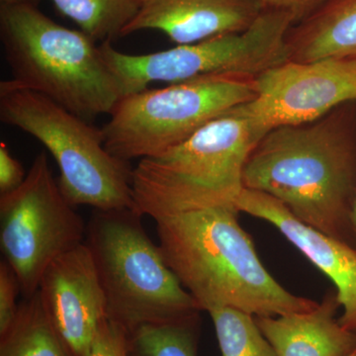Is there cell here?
I'll return each mask as SVG.
<instances>
[{"instance_id": "1", "label": "cell", "mask_w": 356, "mask_h": 356, "mask_svg": "<svg viewBox=\"0 0 356 356\" xmlns=\"http://www.w3.org/2000/svg\"><path fill=\"white\" fill-rule=\"evenodd\" d=\"M243 182L312 228L356 245V102L268 131L250 152Z\"/></svg>"}, {"instance_id": "2", "label": "cell", "mask_w": 356, "mask_h": 356, "mask_svg": "<svg viewBox=\"0 0 356 356\" xmlns=\"http://www.w3.org/2000/svg\"><path fill=\"white\" fill-rule=\"evenodd\" d=\"M236 208H210L156 221L168 267L201 310L233 308L254 317L304 313L318 305L274 280L241 227Z\"/></svg>"}, {"instance_id": "3", "label": "cell", "mask_w": 356, "mask_h": 356, "mask_svg": "<svg viewBox=\"0 0 356 356\" xmlns=\"http://www.w3.org/2000/svg\"><path fill=\"white\" fill-rule=\"evenodd\" d=\"M241 106L132 170L134 205L154 221L210 208H236L245 163L266 135Z\"/></svg>"}, {"instance_id": "4", "label": "cell", "mask_w": 356, "mask_h": 356, "mask_svg": "<svg viewBox=\"0 0 356 356\" xmlns=\"http://www.w3.org/2000/svg\"><path fill=\"white\" fill-rule=\"evenodd\" d=\"M0 39L13 81L91 122L123 95L99 46L58 24L30 2L1 4Z\"/></svg>"}, {"instance_id": "5", "label": "cell", "mask_w": 356, "mask_h": 356, "mask_svg": "<svg viewBox=\"0 0 356 356\" xmlns=\"http://www.w3.org/2000/svg\"><path fill=\"white\" fill-rule=\"evenodd\" d=\"M142 217L132 209L95 210L86 232L107 318L128 334L140 325L195 317L202 311L166 264Z\"/></svg>"}, {"instance_id": "6", "label": "cell", "mask_w": 356, "mask_h": 356, "mask_svg": "<svg viewBox=\"0 0 356 356\" xmlns=\"http://www.w3.org/2000/svg\"><path fill=\"white\" fill-rule=\"evenodd\" d=\"M0 120L36 138L50 152L60 170V191L74 207L135 210L133 168L107 151L102 129L13 79L0 83Z\"/></svg>"}, {"instance_id": "7", "label": "cell", "mask_w": 356, "mask_h": 356, "mask_svg": "<svg viewBox=\"0 0 356 356\" xmlns=\"http://www.w3.org/2000/svg\"><path fill=\"white\" fill-rule=\"evenodd\" d=\"M255 95L254 77L232 74L145 89L117 103L102 128L105 147L128 163L158 156Z\"/></svg>"}, {"instance_id": "8", "label": "cell", "mask_w": 356, "mask_h": 356, "mask_svg": "<svg viewBox=\"0 0 356 356\" xmlns=\"http://www.w3.org/2000/svg\"><path fill=\"white\" fill-rule=\"evenodd\" d=\"M295 23L297 18L292 13L264 9L245 31L165 51L130 55L116 50L111 41L99 47L125 97L159 81L179 83L217 74L259 76L287 62L286 37Z\"/></svg>"}, {"instance_id": "9", "label": "cell", "mask_w": 356, "mask_h": 356, "mask_svg": "<svg viewBox=\"0 0 356 356\" xmlns=\"http://www.w3.org/2000/svg\"><path fill=\"white\" fill-rule=\"evenodd\" d=\"M88 225L60 191L44 152L24 182L0 196V248L25 298L38 291L47 267L86 243Z\"/></svg>"}, {"instance_id": "10", "label": "cell", "mask_w": 356, "mask_h": 356, "mask_svg": "<svg viewBox=\"0 0 356 356\" xmlns=\"http://www.w3.org/2000/svg\"><path fill=\"white\" fill-rule=\"evenodd\" d=\"M255 95L241 108L267 133L316 120L356 102V62L327 58L287 62L254 77Z\"/></svg>"}, {"instance_id": "11", "label": "cell", "mask_w": 356, "mask_h": 356, "mask_svg": "<svg viewBox=\"0 0 356 356\" xmlns=\"http://www.w3.org/2000/svg\"><path fill=\"white\" fill-rule=\"evenodd\" d=\"M38 292L70 355L89 356L107 314L104 292L86 243L47 267Z\"/></svg>"}, {"instance_id": "12", "label": "cell", "mask_w": 356, "mask_h": 356, "mask_svg": "<svg viewBox=\"0 0 356 356\" xmlns=\"http://www.w3.org/2000/svg\"><path fill=\"white\" fill-rule=\"evenodd\" d=\"M236 209L273 225L331 280L343 308L339 323L356 332V245L312 228L297 219L277 199L264 192L243 188L236 201Z\"/></svg>"}, {"instance_id": "13", "label": "cell", "mask_w": 356, "mask_h": 356, "mask_svg": "<svg viewBox=\"0 0 356 356\" xmlns=\"http://www.w3.org/2000/svg\"><path fill=\"white\" fill-rule=\"evenodd\" d=\"M138 13L122 32L158 30L177 44L245 31L264 13L259 0H137Z\"/></svg>"}, {"instance_id": "14", "label": "cell", "mask_w": 356, "mask_h": 356, "mask_svg": "<svg viewBox=\"0 0 356 356\" xmlns=\"http://www.w3.org/2000/svg\"><path fill=\"white\" fill-rule=\"evenodd\" d=\"M336 290L313 310L278 317H255L277 356H348L356 350V332L336 318Z\"/></svg>"}, {"instance_id": "15", "label": "cell", "mask_w": 356, "mask_h": 356, "mask_svg": "<svg viewBox=\"0 0 356 356\" xmlns=\"http://www.w3.org/2000/svg\"><path fill=\"white\" fill-rule=\"evenodd\" d=\"M286 54L289 62H356V0H327L295 23L286 37Z\"/></svg>"}, {"instance_id": "16", "label": "cell", "mask_w": 356, "mask_h": 356, "mask_svg": "<svg viewBox=\"0 0 356 356\" xmlns=\"http://www.w3.org/2000/svg\"><path fill=\"white\" fill-rule=\"evenodd\" d=\"M0 356H72L38 291L21 302L13 322L0 334Z\"/></svg>"}, {"instance_id": "17", "label": "cell", "mask_w": 356, "mask_h": 356, "mask_svg": "<svg viewBox=\"0 0 356 356\" xmlns=\"http://www.w3.org/2000/svg\"><path fill=\"white\" fill-rule=\"evenodd\" d=\"M58 10L74 21L95 41L121 36L138 13L137 0H51Z\"/></svg>"}, {"instance_id": "18", "label": "cell", "mask_w": 356, "mask_h": 356, "mask_svg": "<svg viewBox=\"0 0 356 356\" xmlns=\"http://www.w3.org/2000/svg\"><path fill=\"white\" fill-rule=\"evenodd\" d=\"M198 317L140 325L129 334L132 356H197Z\"/></svg>"}, {"instance_id": "19", "label": "cell", "mask_w": 356, "mask_h": 356, "mask_svg": "<svg viewBox=\"0 0 356 356\" xmlns=\"http://www.w3.org/2000/svg\"><path fill=\"white\" fill-rule=\"evenodd\" d=\"M222 356H277L254 316L233 308L208 312Z\"/></svg>"}, {"instance_id": "20", "label": "cell", "mask_w": 356, "mask_h": 356, "mask_svg": "<svg viewBox=\"0 0 356 356\" xmlns=\"http://www.w3.org/2000/svg\"><path fill=\"white\" fill-rule=\"evenodd\" d=\"M89 356H132L127 331L107 318L98 330Z\"/></svg>"}, {"instance_id": "21", "label": "cell", "mask_w": 356, "mask_h": 356, "mask_svg": "<svg viewBox=\"0 0 356 356\" xmlns=\"http://www.w3.org/2000/svg\"><path fill=\"white\" fill-rule=\"evenodd\" d=\"M21 292L19 281L11 266L6 261L0 262V334L8 329L17 314L16 303Z\"/></svg>"}, {"instance_id": "22", "label": "cell", "mask_w": 356, "mask_h": 356, "mask_svg": "<svg viewBox=\"0 0 356 356\" xmlns=\"http://www.w3.org/2000/svg\"><path fill=\"white\" fill-rule=\"evenodd\" d=\"M26 175L22 165L10 154L6 143H0V194L19 188Z\"/></svg>"}, {"instance_id": "23", "label": "cell", "mask_w": 356, "mask_h": 356, "mask_svg": "<svg viewBox=\"0 0 356 356\" xmlns=\"http://www.w3.org/2000/svg\"><path fill=\"white\" fill-rule=\"evenodd\" d=\"M266 9L287 11L297 18V22L322 6L327 0H259Z\"/></svg>"}, {"instance_id": "24", "label": "cell", "mask_w": 356, "mask_h": 356, "mask_svg": "<svg viewBox=\"0 0 356 356\" xmlns=\"http://www.w3.org/2000/svg\"><path fill=\"white\" fill-rule=\"evenodd\" d=\"M353 233H355V241H356V201H355V208H353Z\"/></svg>"}, {"instance_id": "25", "label": "cell", "mask_w": 356, "mask_h": 356, "mask_svg": "<svg viewBox=\"0 0 356 356\" xmlns=\"http://www.w3.org/2000/svg\"><path fill=\"white\" fill-rule=\"evenodd\" d=\"M1 4L19 3V2L28 1V0H0Z\"/></svg>"}, {"instance_id": "26", "label": "cell", "mask_w": 356, "mask_h": 356, "mask_svg": "<svg viewBox=\"0 0 356 356\" xmlns=\"http://www.w3.org/2000/svg\"><path fill=\"white\" fill-rule=\"evenodd\" d=\"M348 356H356V350H353V353H351L350 355H348Z\"/></svg>"}]
</instances>
